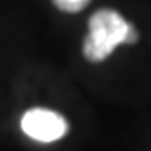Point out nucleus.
<instances>
[{"mask_svg":"<svg viewBox=\"0 0 151 151\" xmlns=\"http://www.w3.org/2000/svg\"><path fill=\"white\" fill-rule=\"evenodd\" d=\"M22 131L33 140L38 142H55L68 133V122L62 115L44 107H35L24 113L22 120Z\"/></svg>","mask_w":151,"mask_h":151,"instance_id":"2","label":"nucleus"},{"mask_svg":"<svg viewBox=\"0 0 151 151\" xmlns=\"http://www.w3.org/2000/svg\"><path fill=\"white\" fill-rule=\"evenodd\" d=\"M137 29L113 9H100L89 18V33L84 42V55L89 62H102L120 44H135Z\"/></svg>","mask_w":151,"mask_h":151,"instance_id":"1","label":"nucleus"},{"mask_svg":"<svg viewBox=\"0 0 151 151\" xmlns=\"http://www.w3.org/2000/svg\"><path fill=\"white\" fill-rule=\"evenodd\" d=\"M91 2V0H53V4H55L58 9L66 13H77V11H82Z\"/></svg>","mask_w":151,"mask_h":151,"instance_id":"3","label":"nucleus"}]
</instances>
